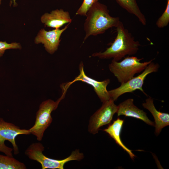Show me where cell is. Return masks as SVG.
<instances>
[{
  "label": "cell",
  "mask_w": 169,
  "mask_h": 169,
  "mask_svg": "<svg viewBox=\"0 0 169 169\" xmlns=\"http://www.w3.org/2000/svg\"><path fill=\"white\" fill-rule=\"evenodd\" d=\"M116 28L117 35L111 46L104 52L93 53L92 56L102 59L112 58L118 61L127 55H134L137 52L141 45L140 43L135 40L123 23L120 21Z\"/></svg>",
  "instance_id": "1"
},
{
  "label": "cell",
  "mask_w": 169,
  "mask_h": 169,
  "mask_svg": "<svg viewBox=\"0 0 169 169\" xmlns=\"http://www.w3.org/2000/svg\"><path fill=\"white\" fill-rule=\"evenodd\" d=\"M109 12L107 7L98 2L89 9L84 24L85 33L84 41L91 35L103 33L109 28L117 27L120 18L112 17Z\"/></svg>",
  "instance_id": "2"
},
{
  "label": "cell",
  "mask_w": 169,
  "mask_h": 169,
  "mask_svg": "<svg viewBox=\"0 0 169 169\" xmlns=\"http://www.w3.org/2000/svg\"><path fill=\"white\" fill-rule=\"evenodd\" d=\"M44 147L40 142L33 143L26 150L25 155L31 160L40 163L42 169H63L67 162L73 160L79 161L84 158V155L78 149L73 151L67 157L61 160L52 159L45 156L43 153Z\"/></svg>",
  "instance_id": "3"
},
{
  "label": "cell",
  "mask_w": 169,
  "mask_h": 169,
  "mask_svg": "<svg viewBox=\"0 0 169 169\" xmlns=\"http://www.w3.org/2000/svg\"><path fill=\"white\" fill-rule=\"evenodd\" d=\"M121 61L112 60L109 65L110 71L117 78L118 81L121 84L130 80L137 73L142 72L146 66L154 59L141 63L143 58L138 59L135 56H128L124 57Z\"/></svg>",
  "instance_id": "4"
},
{
  "label": "cell",
  "mask_w": 169,
  "mask_h": 169,
  "mask_svg": "<svg viewBox=\"0 0 169 169\" xmlns=\"http://www.w3.org/2000/svg\"><path fill=\"white\" fill-rule=\"evenodd\" d=\"M66 90H64L62 96L56 101L48 99L43 101L40 105L37 111L34 124L29 129L31 134L35 136L39 141L42 140L46 130L52 121V112L55 110L64 97Z\"/></svg>",
  "instance_id": "5"
},
{
  "label": "cell",
  "mask_w": 169,
  "mask_h": 169,
  "mask_svg": "<svg viewBox=\"0 0 169 169\" xmlns=\"http://www.w3.org/2000/svg\"><path fill=\"white\" fill-rule=\"evenodd\" d=\"M159 68L158 63L155 64L151 62L140 74L121 84L119 87L108 91L110 98L115 101L122 95L127 93H131L137 90H140L147 96L142 88L144 80L149 74L157 72Z\"/></svg>",
  "instance_id": "6"
},
{
  "label": "cell",
  "mask_w": 169,
  "mask_h": 169,
  "mask_svg": "<svg viewBox=\"0 0 169 169\" xmlns=\"http://www.w3.org/2000/svg\"><path fill=\"white\" fill-rule=\"evenodd\" d=\"M114 102L110 99L102 103L101 106L90 117L88 126L90 133L94 135L98 133L101 127L110 123L118 109Z\"/></svg>",
  "instance_id": "7"
},
{
  "label": "cell",
  "mask_w": 169,
  "mask_h": 169,
  "mask_svg": "<svg viewBox=\"0 0 169 169\" xmlns=\"http://www.w3.org/2000/svg\"><path fill=\"white\" fill-rule=\"evenodd\" d=\"M69 24L61 29L58 28L47 31L43 28L41 29L35 38V43L43 44L45 50L50 54H53L57 50L61 36L68 28Z\"/></svg>",
  "instance_id": "8"
},
{
  "label": "cell",
  "mask_w": 169,
  "mask_h": 169,
  "mask_svg": "<svg viewBox=\"0 0 169 169\" xmlns=\"http://www.w3.org/2000/svg\"><path fill=\"white\" fill-rule=\"evenodd\" d=\"M31 134L29 130L20 129L14 124L5 121L0 118V144L6 146L4 144L6 140L10 141L12 144L14 154L19 153V149L16 144L15 138L19 135H29Z\"/></svg>",
  "instance_id": "9"
},
{
  "label": "cell",
  "mask_w": 169,
  "mask_h": 169,
  "mask_svg": "<svg viewBox=\"0 0 169 169\" xmlns=\"http://www.w3.org/2000/svg\"><path fill=\"white\" fill-rule=\"evenodd\" d=\"M79 74L72 82L67 84L68 87L76 81H80L91 85L94 88V90L101 101L103 103L110 99L107 87L110 82L109 79H107L101 81H99L87 76L84 70V65L81 62L79 66Z\"/></svg>",
  "instance_id": "10"
},
{
  "label": "cell",
  "mask_w": 169,
  "mask_h": 169,
  "mask_svg": "<svg viewBox=\"0 0 169 169\" xmlns=\"http://www.w3.org/2000/svg\"><path fill=\"white\" fill-rule=\"evenodd\" d=\"M133 99H128L120 103L118 106L116 113L118 116L124 115L141 120L148 125L155 126L154 122L148 117L146 113L138 108L133 103Z\"/></svg>",
  "instance_id": "11"
},
{
  "label": "cell",
  "mask_w": 169,
  "mask_h": 169,
  "mask_svg": "<svg viewBox=\"0 0 169 169\" xmlns=\"http://www.w3.org/2000/svg\"><path fill=\"white\" fill-rule=\"evenodd\" d=\"M40 19L45 27L55 29L59 28L65 24H70L72 21L69 13L61 9L53 10L50 13H45Z\"/></svg>",
  "instance_id": "12"
},
{
  "label": "cell",
  "mask_w": 169,
  "mask_h": 169,
  "mask_svg": "<svg viewBox=\"0 0 169 169\" xmlns=\"http://www.w3.org/2000/svg\"><path fill=\"white\" fill-rule=\"evenodd\" d=\"M142 106L148 110L152 115L155 122V134L158 135L162 129L169 125V115L167 113L158 111L153 103V100L149 97L146 100V102L142 104Z\"/></svg>",
  "instance_id": "13"
},
{
  "label": "cell",
  "mask_w": 169,
  "mask_h": 169,
  "mask_svg": "<svg viewBox=\"0 0 169 169\" xmlns=\"http://www.w3.org/2000/svg\"><path fill=\"white\" fill-rule=\"evenodd\" d=\"M124 121V120L119 118L103 131L108 133L118 145L129 154L130 158L133 160L135 156V155L131 150L125 145L120 138V134Z\"/></svg>",
  "instance_id": "14"
},
{
  "label": "cell",
  "mask_w": 169,
  "mask_h": 169,
  "mask_svg": "<svg viewBox=\"0 0 169 169\" xmlns=\"http://www.w3.org/2000/svg\"><path fill=\"white\" fill-rule=\"evenodd\" d=\"M115 0L121 7L136 17L142 25H146V21L145 16L140 10L136 0Z\"/></svg>",
  "instance_id": "15"
},
{
  "label": "cell",
  "mask_w": 169,
  "mask_h": 169,
  "mask_svg": "<svg viewBox=\"0 0 169 169\" xmlns=\"http://www.w3.org/2000/svg\"><path fill=\"white\" fill-rule=\"evenodd\" d=\"M25 165L14 158L0 154V169H26Z\"/></svg>",
  "instance_id": "16"
},
{
  "label": "cell",
  "mask_w": 169,
  "mask_h": 169,
  "mask_svg": "<svg viewBox=\"0 0 169 169\" xmlns=\"http://www.w3.org/2000/svg\"><path fill=\"white\" fill-rule=\"evenodd\" d=\"M166 0L167 4L166 9L156 23L157 27L160 28L166 27L169 22V0Z\"/></svg>",
  "instance_id": "17"
},
{
  "label": "cell",
  "mask_w": 169,
  "mask_h": 169,
  "mask_svg": "<svg viewBox=\"0 0 169 169\" xmlns=\"http://www.w3.org/2000/svg\"><path fill=\"white\" fill-rule=\"evenodd\" d=\"M98 0H84L79 8L76 13V14L86 16L89 9Z\"/></svg>",
  "instance_id": "18"
},
{
  "label": "cell",
  "mask_w": 169,
  "mask_h": 169,
  "mask_svg": "<svg viewBox=\"0 0 169 169\" xmlns=\"http://www.w3.org/2000/svg\"><path fill=\"white\" fill-rule=\"evenodd\" d=\"M22 49L20 44L16 42L8 43L6 41H0V57L2 56L5 51L8 49Z\"/></svg>",
  "instance_id": "19"
},
{
  "label": "cell",
  "mask_w": 169,
  "mask_h": 169,
  "mask_svg": "<svg viewBox=\"0 0 169 169\" xmlns=\"http://www.w3.org/2000/svg\"><path fill=\"white\" fill-rule=\"evenodd\" d=\"M13 149L9 147L3 146L0 144V151L4 153L6 155L10 157H13L12 152Z\"/></svg>",
  "instance_id": "20"
},
{
  "label": "cell",
  "mask_w": 169,
  "mask_h": 169,
  "mask_svg": "<svg viewBox=\"0 0 169 169\" xmlns=\"http://www.w3.org/2000/svg\"><path fill=\"white\" fill-rule=\"evenodd\" d=\"M1 1H2V0H0V5L1 4Z\"/></svg>",
  "instance_id": "21"
}]
</instances>
